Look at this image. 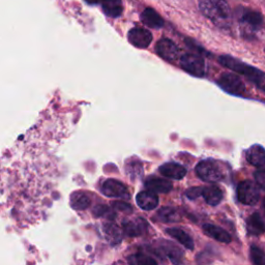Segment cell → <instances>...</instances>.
Here are the masks:
<instances>
[{
	"instance_id": "44dd1931",
	"label": "cell",
	"mask_w": 265,
	"mask_h": 265,
	"mask_svg": "<svg viewBox=\"0 0 265 265\" xmlns=\"http://www.w3.org/2000/svg\"><path fill=\"white\" fill-rule=\"evenodd\" d=\"M158 218L165 223H177L181 221L179 211L174 207H162L158 211Z\"/></svg>"
},
{
	"instance_id": "277c9868",
	"label": "cell",
	"mask_w": 265,
	"mask_h": 265,
	"mask_svg": "<svg viewBox=\"0 0 265 265\" xmlns=\"http://www.w3.org/2000/svg\"><path fill=\"white\" fill-rule=\"evenodd\" d=\"M260 198V187L251 180L240 182L237 186V199L245 205H255Z\"/></svg>"
},
{
	"instance_id": "4dcf8cb0",
	"label": "cell",
	"mask_w": 265,
	"mask_h": 265,
	"mask_svg": "<svg viewBox=\"0 0 265 265\" xmlns=\"http://www.w3.org/2000/svg\"><path fill=\"white\" fill-rule=\"evenodd\" d=\"M113 207L118 209V210H120V211H126V212H131L132 211L131 206L128 203H125V202L116 201V202L113 203Z\"/></svg>"
},
{
	"instance_id": "7c38bea8",
	"label": "cell",
	"mask_w": 265,
	"mask_h": 265,
	"mask_svg": "<svg viewBox=\"0 0 265 265\" xmlns=\"http://www.w3.org/2000/svg\"><path fill=\"white\" fill-rule=\"evenodd\" d=\"M161 249L174 265H182L183 252L175 244L166 240V242L161 243Z\"/></svg>"
},
{
	"instance_id": "d6986e66",
	"label": "cell",
	"mask_w": 265,
	"mask_h": 265,
	"mask_svg": "<svg viewBox=\"0 0 265 265\" xmlns=\"http://www.w3.org/2000/svg\"><path fill=\"white\" fill-rule=\"evenodd\" d=\"M248 162L257 168H262L265 166V149L258 144L251 146L247 152Z\"/></svg>"
},
{
	"instance_id": "4fadbf2b",
	"label": "cell",
	"mask_w": 265,
	"mask_h": 265,
	"mask_svg": "<svg viewBox=\"0 0 265 265\" xmlns=\"http://www.w3.org/2000/svg\"><path fill=\"white\" fill-rule=\"evenodd\" d=\"M202 229L207 236L218 240L220 243L229 244L231 242V235L219 226H215L212 224H204L202 226Z\"/></svg>"
},
{
	"instance_id": "f1b7e54d",
	"label": "cell",
	"mask_w": 265,
	"mask_h": 265,
	"mask_svg": "<svg viewBox=\"0 0 265 265\" xmlns=\"http://www.w3.org/2000/svg\"><path fill=\"white\" fill-rule=\"evenodd\" d=\"M211 255L210 253L206 250L202 253H200L197 257V262L198 265H210L211 264Z\"/></svg>"
},
{
	"instance_id": "9c48e42d",
	"label": "cell",
	"mask_w": 265,
	"mask_h": 265,
	"mask_svg": "<svg viewBox=\"0 0 265 265\" xmlns=\"http://www.w3.org/2000/svg\"><path fill=\"white\" fill-rule=\"evenodd\" d=\"M156 50L162 58L168 61H174L179 56V49L169 39H162L161 41H159L156 47Z\"/></svg>"
},
{
	"instance_id": "4316f807",
	"label": "cell",
	"mask_w": 265,
	"mask_h": 265,
	"mask_svg": "<svg viewBox=\"0 0 265 265\" xmlns=\"http://www.w3.org/2000/svg\"><path fill=\"white\" fill-rule=\"evenodd\" d=\"M136 262L137 265H158L157 261L154 258L144 254H138L136 257Z\"/></svg>"
},
{
	"instance_id": "ba28073f",
	"label": "cell",
	"mask_w": 265,
	"mask_h": 265,
	"mask_svg": "<svg viewBox=\"0 0 265 265\" xmlns=\"http://www.w3.org/2000/svg\"><path fill=\"white\" fill-rule=\"evenodd\" d=\"M128 39L133 46L140 48V49H144V48H147L150 45L153 41V34L145 28L135 27L129 31Z\"/></svg>"
},
{
	"instance_id": "7402d4cb",
	"label": "cell",
	"mask_w": 265,
	"mask_h": 265,
	"mask_svg": "<svg viewBox=\"0 0 265 265\" xmlns=\"http://www.w3.org/2000/svg\"><path fill=\"white\" fill-rule=\"evenodd\" d=\"M146 227H147V223L142 219H137V220H134V221L126 222L124 224L125 232L129 236H139V235H141L144 231H145Z\"/></svg>"
},
{
	"instance_id": "30bf717a",
	"label": "cell",
	"mask_w": 265,
	"mask_h": 265,
	"mask_svg": "<svg viewBox=\"0 0 265 265\" xmlns=\"http://www.w3.org/2000/svg\"><path fill=\"white\" fill-rule=\"evenodd\" d=\"M103 194L112 198L128 197V190L126 185L116 179H107L102 185Z\"/></svg>"
},
{
	"instance_id": "5bb4252c",
	"label": "cell",
	"mask_w": 265,
	"mask_h": 265,
	"mask_svg": "<svg viewBox=\"0 0 265 265\" xmlns=\"http://www.w3.org/2000/svg\"><path fill=\"white\" fill-rule=\"evenodd\" d=\"M145 186L149 192H153L155 194L156 193H163V194L169 193L173 187L172 183L169 180L156 176L148 177L145 181Z\"/></svg>"
},
{
	"instance_id": "8fae6325",
	"label": "cell",
	"mask_w": 265,
	"mask_h": 265,
	"mask_svg": "<svg viewBox=\"0 0 265 265\" xmlns=\"http://www.w3.org/2000/svg\"><path fill=\"white\" fill-rule=\"evenodd\" d=\"M160 173L167 177V178H171V179H182L186 175V169L185 168L177 163L170 162V163H166L162 165L159 169Z\"/></svg>"
},
{
	"instance_id": "83f0119b",
	"label": "cell",
	"mask_w": 265,
	"mask_h": 265,
	"mask_svg": "<svg viewBox=\"0 0 265 265\" xmlns=\"http://www.w3.org/2000/svg\"><path fill=\"white\" fill-rule=\"evenodd\" d=\"M105 230H106V233L110 236V239L116 240V243L119 242V239H120L119 229H118L115 225H113V224L107 225V226L105 227Z\"/></svg>"
},
{
	"instance_id": "d6a6232c",
	"label": "cell",
	"mask_w": 265,
	"mask_h": 265,
	"mask_svg": "<svg viewBox=\"0 0 265 265\" xmlns=\"http://www.w3.org/2000/svg\"><path fill=\"white\" fill-rule=\"evenodd\" d=\"M263 207H264V211H265V198L263 199Z\"/></svg>"
},
{
	"instance_id": "836d02e7",
	"label": "cell",
	"mask_w": 265,
	"mask_h": 265,
	"mask_svg": "<svg viewBox=\"0 0 265 265\" xmlns=\"http://www.w3.org/2000/svg\"><path fill=\"white\" fill-rule=\"evenodd\" d=\"M264 92H265V87H264Z\"/></svg>"
},
{
	"instance_id": "3957f363",
	"label": "cell",
	"mask_w": 265,
	"mask_h": 265,
	"mask_svg": "<svg viewBox=\"0 0 265 265\" xmlns=\"http://www.w3.org/2000/svg\"><path fill=\"white\" fill-rule=\"evenodd\" d=\"M197 176L206 182H218L223 180L225 173L223 167L214 160H203L195 168Z\"/></svg>"
},
{
	"instance_id": "f546056e",
	"label": "cell",
	"mask_w": 265,
	"mask_h": 265,
	"mask_svg": "<svg viewBox=\"0 0 265 265\" xmlns=\"http://www.w3.org/2000/svg\"><path fill=\"white\" fill-rule=\"evenodd\" d=\"M255 179L256 183L259 185V187L265 190V170L261 169L255 172Z\"/></svg>"
},
{
	"instance_id": "cb8c5ba5",
	"label": "cell",
	"mask_w": 265,
	"mask_h": 265,
	"mask_svg": "<svg viewBox=\"0 0 265 265\" xmlns=\"http://www.w3.org/2000/svg\"><path fill=\"white\" fill-rule=\"evenodd\" d=\"M91 201L89 197L83 192H76L70 196V205L77 210H83L89 207Z\"/></svg>"
},
{
	"instance_id": "5b68a950",
	"label": "cell",
	"mask_w": 265,
	"mask_h": 265,
	"mask_svg": "<svg viewBox=\"0 0 265 265\" xmlns=\"http://www.w3.org/2000/svg\"><path fill=\"white\" fill-rule=\"evenodd\" d=\"M180 65L186 73L193 76L203 77L205 74V62L198 54H184L180 58Z\"/></svg>"
},
{
	"instance_id": "2e32d148",
	"label": "cell",
	"mask_w": 265,
	"mask_h": 265,
	"mask_svg": "<svg viewBox=\"0 0 265 265\" xmlns=\"http://www.w3.org/2000/svg\"><path fill=\"white\" fill-rule=\"evenodd\" d=\"M202 197L204 198L205 202L210 206L219 205L223 200V192L222 190L216 185H208L203 186Z\"/></svg>"
},
{
	"instance_id": "e0dca14e",
	"label": "cell",
	"mask_w": 265,
	"mask_h": 265,
	"mask_svg": "<svg viewBox=\"0 0 265 265\" xmlns=\"http://www.w3.org/2000/svg\"><path fill=\"white\" fill-rule=\"evenodd\" d=\"M247 230L249 235L258 236L265 233V223L259 212L252 213L247 220Z\"/></svg>"
},
{
	"instance_id": "ffe728a7",
	"label": "cell",
	"mask_w": 265,
	"mask_h": 265,
	"mask_svg": "<svg viewBox=\"0 0 265 265\" xmlns=\"http://www.w3.org/2000/svg\"><path fill=\"white\" fill-rule=\"evenodd\" d=\"M142 22L150 28H161L164 25V20L162 17L153 9H146L141 15Z\"/></svg>"
},
{
	"instance_id": "484cf974",
	"label": "cell",
	"mask_w": 265,
	"mask_h": 265,
	"mask_svg": "<svg viewBox=\"0 0 265 265\" xmlns=\"http://www.w3.org/2000/svg\"><path fill=\"white\" fill-rule=\"evenodd\" d=\"M202 191H203V186H193L185 191V196L190 200H196L200 196H202Z\"/></svg>"
},
{
	"instance_id": "ac0fdd59",
	"label": "cell",
	"mask_w": 265,
	"mask_h": 265,
	"mask_svg": "<svg viewBox=\"0 0 265 265\" xmlns=\"http://www.w3.org/2000/svg\"><path fill=\"white\" fill-rule=\"evenodd\" d=\"M166 232L171 237L176 239L177 242L180 245H182L185 249L191 250V251L194 250V248H195L194 240H193L191 235H188L184 230H182L180 228H168L166 230Z\"/></svg>"
},
{
	"instance_id": "603a6c76",
	"label": "cell",
	"mask_w": 265,
	"mask_h": 265,
	"mask_svg": "<svg viewBox=\"0 0 265 265\" xmlns=\"http://www.w3.org/2000/svg\"><path fill=\"white\" fill-rule=\"evenodd\" d=\"M103 10L106 15L117 18L123 13V3L122 0H102Z\"/></svg>"
},
{
	"instance_id": "52a82bcc",
	"label": "cell",
	"mask_w": 265,
	"mask_h": 265,
	"mask_svg": "<svg viewBox=\"0 0 265 265\" xmlns=\"http://www.w3.org/2000/svg\"><path fill=\"white\" fill-rule=\"evenodd\" d=\"M218 84L227 92L240 95L245 92L246 86L238 76L234 74H224L218 80Z\"/></svg>"
},
{
	"instance_id": "6da1fadb",
	"label": "cell",
	"mask_w": 265,
	"mask_h": 265,
	"mask_svg": "<svg viewBox=\"0 0 265 265\" xmlns=\"http://www.w3.org/2000/svg\"><path fill=\"white\" fill-rule=\"evenodd\" d=\"M199 9L214 25L220 28L230 27L232 14L226 0H200Z\"/></svg>"
},
{
	"instance_id": "d4e9b609",
	"label": "cell",
	"mask_w": 265,
	"mask_h": 265,
	"mask_svg": "<svg viewBox=\"0 0 265 265\" xmlns=\"http://www.w3.org/2000/svg\"><path fill=\"white\" fill-rule=\"evenodd\" d=\"M251 261L253 265H265V253L257 246H251Z\"/></svg>"
},
{
	"instance_id": "9a60e30c",
	"label": "cell",
	"mask_w": 265,
	"mask_h": 265,
	"mask_svg": "<svg viewBox=\"0 0 265 265\" xmlns=\"http://www.w3.org/2000/svg\"><path fill=\"white\" fill-rule=\"evenodd\" d=\"M136 199L137 204L143 210H153L159 205V198L157 194L149 191L139 193Z\"/></svg>"
},
{
	"instance_id": "8992f818",
	"label": "cell",
	"mask_w": 265,
	"mask_h": 265,
	"mask_svg": "<svg viewBox=\"0 0 265 265\" xmlns=\"http://www.w3.org/2000/svg\"><path fill=\"white\" fill-rule=\"evenodd\" d=\"M239 21L242 22L243 27L248 33L256 32L264 27V19L262 15L252 10H246L243 12Z\"/></svg>"
},
{
	"instance_id": "7a4b0ae2",
	"label": "cell",
	"mask_w": 265,
	"mask_h": 265,
	"mask_svg": "<svg viewBox=\"0 0 265 265\" xmlns=\"http://www.w3.org/2000/svg\"><path fill=\"white\" fill-rule=\"evenodd\" d=\"M219 61L223 66L233 71H236L237 74L245 76L247 79H249L251 82L255 84H261L265 80V74L262 70L252 65L246 64L243 61H240L234 57L223 55L219 58Z\"/></svg>"
},
{
	"instance_id": "1f68e13d",
	"label": "cell",
	"mask_w": 265,
	"mask_h": 265,
	"mask_svg": "<svg viewBox=\"0 0 265 265\" xmlns=\"http://www.w3.org/2000/svg\"><path fill=\"white\" fill-rule=\"evenodd\" d=\"M86 3H88L89 5H95V4H98L100 0H85Z\"/></svg>"
}]
</instances>
